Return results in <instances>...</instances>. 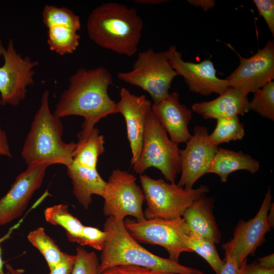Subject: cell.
Wrapping results in <instances>:
<instances>
[{
  "mask_svg": "<svg viewBox=\"0 0 274 274\" xmlns=\"http://www.w3.org/2000/svg\"><path fill=\"white\" fill-rule=\"evenodd\" d=\"M112 84L111 74L104 67L79 68L70 76L53 113L59 118L81 116L82 128H92L101 119L117 113V104L108 91Z\"/></svg>",
  "mask_w": 274,
  "mask_h": 274,
  "instance_id": "6da1fadb",
  "label": "cell"
},
{
  "mask_svg": "<svg viewBox=\"0 0 274 274\" xmlns=\"http://www.w3.org/2000/svg\"><path fill=\"white\" fill-rule=\"evenodd\" d=\"M86 26L90 39L100 47L128 57L138 51L143 22L135 8L103 3L92 10Z\"/></svg>",
  "mask_w": 274,
  "mask_h": 274,
  "instance_id": "7a4b0ae2",
  "label": "cell"
},
{
  "mask_svg": "<svg viewBox=\"0 0 274 274\" xmlns=\"http://www.w3.org/2000/svg\"><path fill=\"white\" fill-rule=\"evenodd\" d=\"M104 231L106 239L100 257L99 273L114 266L134 265L179 274H205L146 250L129 234L123 220L108 217L104 224Z\"/></svg>",
  "mask_w": 274,
  "mask_h": 274,
  "instance_id": "3957f363",
  "label": "cell"
},
{
  "mask_svg": "<svg viewBox=\"0 0 274 274\" xmlns=\"http://www.w3.org/2000/svg\"><path fill=\"white\" fill-rule=\"evenodd\" d=\"M49 92L45 90L26 136L21 155L28 167L55 164L68 166L73 161L76 143L64 142L60 118L51 113Z\"/></svg>",
  "mask_w": 274,
  "mask_h": 274,
  "instance_id": "277c9868",
  "label": "cell"
},
{
  "mask_svg": "<svg viewBox=\"0 0 274 274\" xmlns=\"http://www.w3.org/2000/svg\"><path fill=\"white\" fill-rule=\"evenodd\" d=\"M140 179L147 206L144 212L146 219L182 217L193 202L209 191L206 185L186 189L175 183L152 179L146 175H140Z\"/></svg>",
  "mask_w": 274,
  "mask_h": 274,
  "instance_id": "5b68a950",
  "label": "cell"
},
{
  "mask_svg": "<svg viewBox=\"0 0 274 274\" xmlns=\"http://www.w3.org/2000/svg\"><path fill=\"white\" fill-rule=\"evenodd\" d=\"M180 150L151 111L146 122L140 158L133 170L142 175L148 168L155 167L167 182L174 183L181 172Z\"/></svg>",
  "mask_w": 274,
  "mask_h": 274,
  "instance_id": "8992f818",
  "label": "cell"
},
{
  "mask_svg": "<svg viewBox=\"0 0 274 274\" xmlns=\"http://www.w3.org/2000/svg\"><path fill=\"white\" fill-rule=\"evenodd\" d=\"M177 76L167 51L156 52L151 48L139 53L131 71L117 74L120 80L147 92L154 102L169 94L170 85Z\"/></svg>",
  "mask_w": 274,
  "mask_h": 274,
  "instance_id": "52a82bcc",
  "label": "cell"
},
{
  "mask_svg": "<svg viewBox=\"0 0 274 274\" xmlns=\"http://www.w3.org/2000/svg\"><path fill=\"white\" fill-rule=\"evenodd\" d=\"M125 228L138 242L163 247L170 260L179 262L181 253L192 252L187 245V237L191 231L183 217L172 219H127Z\"/></svg>",
  "mask_w": 274,
  "mask_h": 274,
  "instance_id": "ba28073f",
  "label": "cell"
},
{
  "mask_svg": "<svg viewBox=\"0 0 274 274\" xmlns=\"http://www.w3.org/2000/svg\"><path fill=\"white\" fill-rule=\"evenodd\" d=\"M0 56L4 60L0 66V104L15 106L24 99L27 87L33 83L34 68L39 63L28 56L22 57L11 39L6 48L0 39Z\"/></svg>",
  "mask_w": 274,
  "mask_h": 274,
  "instance_id": "9c48e42d",
  "label": "cell"
},
{
  "mask_svg": "<svg viewBox=\"0 0 274 274\" xmlns=\"http://www.w3.org/2000/svg\"><path fill=\"white\" fill-rule=\"evenodd\" d=\"M102 197L105 216L123 220L127 216L137 220L145 219L143 210L145 200L142 189L136 183L135 176L115 169L107 182Z\"/></svg>",
  "mask_w": 274,
  "mask_h": 274,
  "instance_id": "30bf717a",
  "label": "cell"
},
{
  "mask_svg": "<svg viewBox=\"0 0 274 274\" xmlns=\"http://www.w3.org/2000/svg\"><path fill=\"white\" fill-rule=\"evenodd\" d=\"M271 195L268 189L262 204L254 218L241 220L236 226L233 237L222 245L225 253L241 265L250 255H253L262 243L265 235L273 226V208Z\"/></svg>",
  "mask_w": 274,
  "mask_h": 274,
  "instance_id": "8fae6325",
  "label": "cell"
},
{
  "mask_svg": "<svg viewBox=\"0 0 274 274\" xmlns=\"http://www.w3.org/2000/svg\"><path fill=\"white\" fill-rule=\"evenodd\" d=\"M180 150L181 177L178 184L191 189L195 182L208 173L218 149L210 138L207 128L197 125L194 133Z\"/></svg>",
  "mask_w": 274,
  "mask_h": 274,
  "instance_id": "7c38bea8",
  "label": "cell"
},
{
  "mask_svg": "<svg viewBox=\"0 0 274 274\" xmlns=\"http://www.w3.org/2000/svg\"><path fill=\"white\" fill-rule=\"evenodd\" d=\"M230 87L248 95L274 79V43L265 46L252 56H240L239 64L226 78Z\"/></svg>",
  "mask_w": 274,
  "mask_h": 274,
  "instance_id": "4fadbf2b",
  "label": "cell"
},
{
  "mask_svg": "<svg viewBox=\"0 0 274 274\" xmlns=\"http://www.w3.org/2000/svg\"><path fill=\"white\" fill-rule=\"evenodd\" d=\"M166 51L172 67L177 75L183 78L191 91L204 96L213 93L219 95L230 87L227 80L217 76L210 59L198 63L186 61L175 46H170Z\"/></svg>",
  "mask_w": 274,
  "mask_h": 274,
  "instance_id": "5bb4252c",
  "label": "cell"
},
{
  "mask_svg": "<svg viewBox=\"0 0 274 274\" xmlns=\"http://www.w3.org/2000/svg\"><path fill=\"white\" fill-rule=\"evenodd\" d=\"M117 104V113L125 119L127 139L131 151V165L138 163L142 149L147 120L152 111L151 102L144 95H136L122 87Z\"/></svg>",
  "mask_w": 274,
  "mask_h": 274,
  "instance_id": "9a60e30c",
  "label": "cell"
},
{
  "mask_svg": "<svg viewBox=\"0 0 274 274\" xmlns=\"http://www.w3.org/2000/svg\"><path fill=\"white\" fill-rule=\"evenodd\" d=\"M48 166L28 167L16 178L8 192L0 199V226L19 217L44 180Z\"/></svg>",
  "mask_w": 274,
  "mask_h": 274,
  "instance_id": "2e32d148",
  "label": "cell"
},
{
  "mask_svg": "<svg viewBox=\"0 0 274 274\" xmlns=\"http://www.w3.org/2000/svg\"><path fill=\"white\" fill-rule=\"evenodd\" d=\"M155 117L176 144L186 143L191 136L188 124L192 111L179 101V94L173 92L152 105Z\"/></svg>",
  "mask_w": 274,
  "mask_h": 274,
  "instance_id": "e0dca14e",
  "label": "cell"
},
{
  "mask_svg": "<svg viewBox=\"0 0 274 274\" xmlns=\"http://www.w3.org/2000/svg\"><path fill=\"white\" fill-rule=\"evenodd\" d=\"M248 94L229 87L217 98L194 103L193 111L204 119H218L244 115L250 111Z\"/></svg>",
  "mask_w": 274,
  "mask_h": 274,
  "instance_id": "ac0fdd59",
  "label": "cell"
},
{
  "mask_svg": "<svg viewBox=\"0 0 274 274\" xmlns=\"http://www.w3.org/2000/svg\"><path fill=\"white\" fill-rule=\"evenodd\" d=\"M213 207L212 198L204 195L193 202L182 217L194 233L218 244L221 233L213 215Z\"/></svg>",
  "mask_w": 274,
  "mask_h": 274,
  "instance_id": "d6986e66",
  "label": "cell"
},
{
  "mask_svg": "<svg viewBox=\"0 0 274 274\" xmlns=\"http://www.w3.org/2000/svg\"><path fill=\"white\" fill-rule=\"evenodd\" d=\"M66 167L76 199L85 209H88L93 195L102 196L107 182L100 176L97 168H85L73 161Z\"/></svg>",
  "mask_w": 274,
  "mask_h": 274,
  "instance_id": "ffe728a7",
  "label": "cell"
},
{
  "mask_svg": "<svg viewBox=\"0 0 274 274\" xmlns=\"http://www.w3.org/2000/svg\"><path fill=\"white\" fill-rule=\"evenodd\" d=\"M259 168V162L251 156L242 151H234L223 148H218L208 173L218 175L220 181L226 182L232 173L246 170L252 174Z\"/></svg>",
  "mask_w": 274,
  "mask_h": 274,
  "instance_id": "44dd1931",
  "label": "cell"
},
{
  "mask_svg": "<svg viewBox=\"0 0 274 274\" xmlns=\"http://www.w3.org/2000/svg\"><path fill=\"white\" fill-rule=\"evenodd\" d=\"M78 138L73 162L85 168H97L98 158L105 152L104 135L99 133L98 129L93 127L82 128Z\"/></svg>",
  "mask_w": 274,
  "mask_h": 274,
  "instance_id": "7402d4cb",
  "label": "cell"
},
{
  "mask_svg": "<svg viewBox=\"0 0 274 274\" xmlns=\"http://www.w3.org/2000/svg\"><path fill=\"white\" fill-rule=\"evenodd\" d=\"M44 216L49 223L63 227L69 241L77 243L81 236L84 225L70 213L67 205L59 204L48 207L45 210Z\"/></svg>",
  "mask_w": 274,
  "mask_h": 274,
  "instance_id": "603a6c76",
  "label": "cell"
},
{
  "mask_svg": "<svg viewBox=\"0 0 274 274\" xmlns=\"http://www.w3.org/2000/svg\"><path fill=\"white\" fill-rule=\"evenodd\" d=\"M80 38L77 31L67 27L53 26L48 28L47 42L49 48L60 55L76 51Z\"/></svg>",
  "mask_w": 274,
  "mask_h": 274,
  "instance_id": "cb8c5ba5",
  "label": "cell"
},
{
  "mask_svg": "<svg viewBox=\"0 0 274 274\" xmlns=\"http://www.w3.org/2000/svg\"><path fill=\"white\" fill-rule=\"evenodd\" d=\"M27 239L44 256L49 268L59 263L63 258L65 253L46 233L44 228L41 227L31 231Z\"/></svg>",
  "mask_w": 274,
  "mask_h": 274,
  "instance_id": "d4e9b609",
  "label": "cell"
},
{
  "mask_svg": "<svg viewBox=\"0 0 274 274\" xmlns=\"http://www.w3.org/2000/svg\"><path fill=\"white\" fill-rule=\"evenodd\" d=\"M42 20L47 28L62 26L78 31L81 27L80 17L72 10L64 7L45 5L42 11Z\"/></svg>",
  "mask_w": 274,
  "mask_h": 274,
  "instance_id": "484cf974",
  "label": "cell"
},
{
  "mask_svg": "<svg viewBox=\"0 0 274 274\" xmlns=\"http://www.w3.org/2000/svg\"><path fill=\"white\" fill-rule=\"evenodd\" d=\"M186 243L192 252H195L202 257L216 274L220 273L224 260L220 257L213 241L197 235L191 231L187 237Z\"/></svg>",
  "mask_w": 274,
  "mask_h": 274,
  "instance_id": "4316f807",
  "label": "cell"
},
{
  "mask_svg": "<svg viewBox=\"0 0 274 274\" xmlns=\"http://www.w3.org/2000/svg\"><path fill=\"white\" fill-rule=\"evenodd\" d=\"M245 135V129L238 116L217 119L214 131L210 134L211 141L216 146L232 141L239 140Z\"/></svg>",
  "mask_w": 274,
  "mask_h": 274,
  "instance_id": "83f0119b",
  "label": "cell"
},
{
  "mask_svg": "<svg viewBox=\"0 0 274 274\" xmlns=\"http://www.w3.org/2000/svg\"><path fill=\"white\" fill-rule=\"evenodd\" d=\"M249 102L250 110L258 113L262 117L274 120V82L271 81L254 93Z\"/></svg>",
  "mask_w": 274,
  "mask_h": 274,
  "instance_id": "f1b7e54d",
  "label": "cell"
},
{
  "mask_svg": "<svg viewBox=\"0 0 274 274\" xmlns=\"http://www.w3.org/2000/svg\"><path fill=\"white\" fill-rule=\"evenodd\" d=\"M99 260L93 252L82 247L77 248L76 260L71 274H99Z\"/></svg>",
  "mask_w": 274,
  "mask_h": 274,
  "instance_id": "f546056e",
  "label": "cell"
},
{
  "mask_svg": "<svg viewBox=\"0 0 274 274\" xmlns=\"http://www.w3.org/2000/svg\"><path fill=\"white\" fill-rule=\"evenodd\" d=\"M106 239V234L104 230L94 227L84 226L81 236L77 243L81 246H88L102 251Z\"/></svg>",
  "mask_w": 274,
  "mask_h": 274,
  "instance_id": "4dcf8cb0",
  "label": "cell"
},
{
  "mask_svg": "<svg viewBox=\"0 0 274 274\" xmlns=\"http://www.w3.org/2000/svg\"><path fill=\"white\" fill-rule=\"evenodd\" d=\"M99 274H179L153 270L134 265H120L109 268Z\"/></svg>",
  "mask_w": 274,
  "mask_h": 274,
  "instance_id": "1f68e13d",
  "label": "cell"
},
{
  "mask_svg": "<svg viewBox=\"0 0 274 274\" xmlns=\"http://www.w3.org/2000/svg\"><path fill=\"white\" fill-rule=\"evenodd\" d=\"M259 15L264 19L272 36H274V1L253 0Z\"/></svg>",
  "mask_w": 274,
  "mask_h": 274,
  "instance_id": "d6a6232c",
  "label": "cell"
},
{
  "mask_svg": "<svg viewBox=\"0 0 274 274\" xmlns=\"http://www.w3.org/2000/svg\"><path fill=\"white\" fill-rule=\"evenodd\" d=\"M76 260V255H70L64 254L62 260L54 266L49 268L50 272L49 274H71Z\"/></svg>",
  "mask_w": 274,
  "mask_h": 274,
  "instance_id": "836d02e7",
  "label": "cell"
},
{
  "mask_svg": "<svg viewBox=\"0 0 274 274\" xmlns=\"http://www.w3.org/2000/svg\"><path fill=\"white\" fill-rule=\"evenodd\" d=\"M243 263L238 264L229 254L225 253L224 264L219 274H243Z\"/></svg>",
  "mask_w": 274,
  "mask_h": 274,
  "instance_id": "e575fe53",
  "label": "cell"
},
{
  "mask_svg": "<svg viewBox=\"0 0 274 274\" xmlns=\"http://www.w3.org/2000/svg\"><path fill=\"white\" fill-rule=\"evenodd\" d=\"M243 274H274V269H266L259 266L255 262L247 263V260L243 263Z\"/></svg>",
  "mask_w": 274,
  "mask_h": 274,
  "instance_id": "d590c367",
  "label": "cell"
},
{
  "mask_svg": "<svg viewBox=\"0 0 274 274\" xmlns=\"http://www.w3.org/2000/svg\"><path fill=\"white\" fill-rule=\"evenodd\" d=\"M0 155L8 157H12L7 134L0 127Z\"/></svg>",
  "mask_w": 274,
  "mask_h": 274,
  "instance_id": "8d00e7d4",
  "label": "cell"
},
{
  "mask_svg": "<svg viewBox=\"0 0 274 274\" xmlns=\"http://www.w3.org/2000/svg\"><path fill=\"white\" fill-rule=\"evenodd\" d=\"M187 2L193 6L201 7L205 12L216 5V2L214 0H188Z\"/></svg>",
  "mask_w": 274,
  "mask_h": 274,
  "instance_id": "74e56055",
  "label": "cell"
},
{
  "mask_svg": "<svg viewBox=\"0 0 274 274\" xmlns=\"http://www.w3.org/2000/svg\"><path fill=\"white\" fill-rule=\"evenodd\" d=\"M256 262L261 267L266 269H274L273 254L259 258Z\"/></svg>",
  "mask_w": 274,
  "mask_h": 274,
  "instance_id": "f35d334b",
  "label": "cell"
},
{
  "mask_svg": "<svg viewBox=\"0 0 274 274\" xmlns=\"http://www.w3.org/2000/svg\"><path fill=\"white\" fill-rule=\"evenodd\" d=\"M135 3L142 5H157L167 2L165 0H136Z\"/></svg>",
  "mask_w": 274,
  "mask_h": 274,
  "instance_id": "ab89813d",
  "label": "cell"
},
{
  "mask_svg": "<svg viewBox=\"0 0 274 274\" xmlns=\"http://www.w3.org/2000/svg\"><path fill=\"white\" fill-rule=\"evenodd\" d=\"M8 235H6L5 237L0 238V245L1 243L7 237ZM0 274H6L4 271V261L2 257V252L0 246Z\"/></svg>",
  "mask_w": 274,
  "mask_h": 274,
  "instance_id": "60d3db41",
  "label": "cell"
},
{
  "mask_svg": "<svg viewBox=\"0 0 274 274\" xmlns=\"http://www.w3.org/2000/svg\"><path fill=\"white\" fill-rule=\"evenodd\" d=\"M7 268L11 274H23V271L21 269H15L10 264L7 265Z\"/></svg>",
  "mask_w": 274,
  "mask_h": 274,
  "instance_id": "b9f144b4",
  "label": "cell"
}]
</instances>
